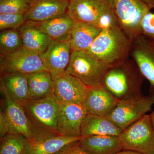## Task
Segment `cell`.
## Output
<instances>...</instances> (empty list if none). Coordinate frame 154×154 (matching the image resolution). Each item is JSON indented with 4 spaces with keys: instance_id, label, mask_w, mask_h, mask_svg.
Wrapping results in <instances>:
<instances>
[{
    "instance_id": "1",
    "label": "cell",
    "mask_w": 154,
    "mask_h": 154,
    "mask_svg": "<svg viewBox=\"0 0 154 154\" xmlns=\"http://www.w3.org/2000/svg\"><path fill=\"white\" fill-rule=\"evenodd\" d=\"M144 78L132 59L110 66L104 77L102 86L118 101L143 95Z\"/></svg>"
},
{
    "instance_id": "2",
    "label": "cell",
    "mask_w": 154,
    "mask_h": 154,
    "mask_svg": "<svg viewBox=\"0 0 154 154\" xmlns=\"http://www.w3.org/2000/svg\"><path fill=\"white\" fill-rule=\"evenodd\" d=\"M132 42L119 26L103 29L87 52L112 66L130 57Z\"/></svg>"
},
{
    "instance_id": "3",
    "label": "cell",
    "mask_w": 154,
    "mask_h": 154,
    "mask_svg": "<svg viewBox=\"0 0 154 154\" xmlns=\"http://www.w3.org/2000/svg\"><path fill=\"white\" fill-rule=\"evenodd\" d=\"M19 103L31 122L34 135L33 143L42 137L59 134L57 119L60 104L52 94L42 99Z\"/></svg>"
},
{
    "instance_id": "4",
    "label": "cell",
    "mask_w": 154,
    "mask_h": 154,
    "mask_svg": "<svg viewBox=\"0 0 154 154\" xmlns=\"http://www.w3.org/2000/svg\"><path fill=\"white\" fill-rule=\"evenodd\" d=\"M110 66L90 55L86 51H72L66 73L79 79L90 88L102 85Z\"/></svg>"
},
{
    "instance_id": "5",
    "label": "cell",
    "mask_w": 154,
    "mask_h": 154,
    "mask_svg": "<svg viewBox=\"0 0 154 154\" xmlns=\"http://www.w3.org/2000/svg\"><path fill=\"white\" fill-rule=\"evenodd\" d=\"M113 10L119 28L131 41L143 35L142 23L151 10L140 0H113Z\"/></svg>"
},
{
    "instance_id": "6",
    "label": "cell",
    "mask_w": 154,
    "mask_h": 154,
    "mask_svg": "<svg viewBox=\"0 0 154 154\" xmlns=\"http://www.w3.org/2000/svg\"><path fill=\"white\" fill-rule=\"evenodd\" d=\"M119 137L122 150L154 154V129L148 114L123 130Z\"/></svg>"
},
{
    "instance_id": "7",
    "label": "cell",
    "mask_w": 154,
    "mask_h": 154,
    "mask_svg": "<svg viewBox=\"0 0 154 154\" xmlns=\"http://www.w3.org/2000/svg\"><path fill=\"white\" fill-rule=\"evenodd\" d=\"M153 105L151 96L143 95L120 100L107 117L122 131L146 114Z\"/></svg>"
},
{
    "instance_id": "8",
    "label": "cell",
    "mask_w": 154,
    "mask_h": 154,
    "mask_svg": "<svg viewBox=\"0 0 154 154\" xmlns=\"http://www.w3.org/2000/svg\"><path fill=\"white\" fill-rule=\"evenodd\" d=\"M67 13L75 22L97 26L102 18L114 14L113 0H69Z\"/></svg>"
},
{
    "instance_id": "9",
    "label": "cell",
    "mask_w": 154,
    "mask_h": 154,
    "mask_svg": "<svg viewBox=\"0 0 154 154\" xmlns=\"http://www.w3.org/2000/svg\"><path fill=\"white\" fill-rule=\"evenodd\" d=\"M0 66L1 73L16 72L28 75L41 71H48L39 54L23 47L12 53L1 55Z\"/></svg>"
},
{
    "instance_id": "10",
    "label": "cell",
    "mask_w": 154,
    "mask_h": 154,
    "mask_svg": "<svg viewBox=\"0 0 154 154\" xmlns=\"http://www.w3.org/2000/svg\"><path fill=\"white\" fill-rule=\"evenodd\" d=\"M72 51L69 39L53 40L45 52L39 54L54 81L66 73Z\"/></svg>"
},
{
    "instance_id": "11",
    "label": "cell",
    "mask_w": 154,
    "mask_h": 154,
    "mask_svg": "<svg viewBox=\"0 0 154 154\" xmlns=\"http://www.w3.org/2000/svg\"><path fill=\"white\" fill-rule=\"evenodd\" d=\"M1 92L4 98L3 109L5 112L10 127V133L24 135L32 143L34 135L31 122L21 104L12 99L1 83Z\"/></svg>"
},
{
    "instance_id": "12",
    "label": "cell",
    "mask_w": 154,
    "mask_h": 154,
    "mask_svg": "<svg viewBox=\"0 0 154 154\" xmlns=\"http://www.w3.org/2000/svg\"><path fill=\"white\" fill-rule=\"evenodd\" d=\"M90 88L76 77L65 73L54 81L52 94L59 104H83Z\"/></svg>"
},
{
    "instance_id": "13",
    "label": "cell",
    "mask_w": 154,
    "mask_h": 154,
    "mask_svg": "<svg viewBox=\"0 0 154 154\" xmlns=\"http://www.w3.org/2000/svg\"><path fill=\"white\" fill-rule=\"evenodd\" d=\"M130 57L149 83L151 96H154V43L142 35L133 42Z\"/></svg>"
},
{
    "instance_id": "14",
    "label": "cell",
    "mask_w": 154,
    "mask_h": 154,
    "mask_svg": "<svg viewBox=\"0 0 154 154\" xmlns=\"http://www.w3.org/2000/svg\"><path fill=\"white\" fill-rule=\"evenodd\" d=\"M87 113L82 104H60L57 119L59 134L81 137V126Z\"/></svg>"
},
{
    "instance_id": "15",
    "label": "cell",
    "mask_w": 154,
    "mask_h": 154,
    "mask_svg": "<svg viewBox=\"0 0 154 154\" xmlns=\"http://www.w3.org/2000/svg\"><path fill=\"white\" fill-rule=\"evenodd\" d=\"M26 20L33 22L48 21L66 14L69 0H28Z\"/></svg>"
},
{
    "instance_id": "16",
    "label": "cell",
    "mask_w": 154,
    "mask_h": 154,
    "mask_svg": "<svg viewBox=\"0 0 154 154\" xmlns=\"http://www.w3.org/2000/svg\"><path fill=\"white\" fill-rule=\"evenodd\" d=\"M119 101L102 86L90 88L83 105L88 114L108 116Z\"/></svg>"
},
{
    "instance_id": "17",
    "label": "cell",
    "mask_w": 154,
    "mask_h": 154,
    "mask_svg": "<svg viewBox=\"0 0 154 154\" xmlns=\"http://www.w3.org/2000/svg\"><path fill=\"white\" fill-rule=\"evenodd\" d=\"M79 144L89 154H116L122 150L118 136H89L82 137Z\"/></svg>"
},
{
    "instance_id": "18",
    "label": "cell",
    "mask_w": 154,
    "mask_h": 154,
    "mask_svg": "<svg viewBox=\"0 0 154 154\" xmlns=\"http://www.w3.org/2000/svg\"><path fill=\"white\" fill-rule=\"evenodd\" d=\"M23 48L41 54L47 50L52 38L39 30L32 21L27 20L19 28Z\"/></svg>"
},
{
    "instance_id": "19",
    "label": "cell",
    "mask_w": 154,
    "mask_h": 154,
    "mask_svg": "<svg viewBox=\"0 0 154 154\" xmlns=\"http://www.w3.org/2000/svg\"><path fill=\"white\" fill-rule=\"evenodd\" d=\"M102 30L90 23L75 22L69 39L72 51H87Z\"/></svg>"
},
{
    "instance_id": "20",
    "label": "cell",
    "mask_w": 154,
    "mask_h": 154,
    "mask_svg": "<svg viewBox=\"0 0 154 154\" xmlns=\"http://www.w3.org/2000/svg\"><path fill=\"white\" fill-rule=\"evenodd\" d=\"M122 131L107 116L87 114L81 126V137L104 135L119 136Z\"/></svg>"
},
{
    "instance_id": "21",
    "label": "cell",
    "mask_w": 154,
    "mask_h": 154,
    "mask_svg": "<svg viewBox=\"0 0 154 154\" xmlns=\"http://www.w3.org/2000/svg\"><path fill=\"white\" fill-rule=\"evenodd\" d=\"M1 76V84L12 99L19 103L29 100L28 74L4 72Z\"/></svg>"
},
{
    "instance_id": "22",
    "label": "cell",
    "mask_w": 154,
    "mask_h": 154,
    "mask_svg": "<svg viewBox=\"0 0 154 154\" xmlns=\"http://www.w3.org/2000/svg\"><path fill=\"white\" fill-rule=\"evenodd\" d=\"M33 22L39 30L48 34L53 40L69 39L75 23L67 13L45 22Z\"/></svg>"
},
{
    "instance_id": "23",
    "label": "cell",
    "mask_w": 154,
    "mask_h": 154,
    "mask_svg": "<svg viewBox=\"0 0 154 154\" xmlns=\"http://www.w3.org/2000/svg\"><path fill=\"white\" fill-rule=\"evenodd\" d=\"M59 134L52 135L39 139L31 144L30 154H58L67 146L82 139Z\"/></svg>"
},
{
    "instance_id": "24",
    "label": "cell",
    "mask_w": 154,
    "mask_h": 154,
    "mask_svg": "<svg viewBox=\"0 0 154 154\" xmlns=\"http://www.w3.org/2000/svg\"><path fill=\"white\" fill-rule=\"evenodd\" d=\"M29 100L45 98L52 94L54 80L49 72L41 71L28 75Z\"/></svg>"
},
{
    "instance_id": "25",
    "label": "cell",
    "mask_w": 154,
    "mask_h": 154,
    "mask_svg": "<svg viewBox=\"0 0 154 154\" xmlns=\"http://www.w3.org/2000/svg\"><path fill=\"white\" fill-rule=\"evenodd\" d=\"M32 146L28 139L18 134H8L1 140L0 154H30Z\"/></svg>"
},
{
    "instance_id": "26",
    "label": "cell",
    "mask_w": 154,
    "mask_h": 154,
    "mask_svg": "<svg viewBox=\"0 0 154 154\" xmlns=\"http://www.w3.org/2000/svg\"><path fill=\"white\" fill-rule=\"evenodd\" d=\"M23 47L19 29L1 30L0 33L1 55L12 53Z\"/></svg>"
},
{
    "instance_id": "27",
    "label": "cell",
    "mask_w": 154,
    "mask_h": 154,
    "mask_svg": "<svg viewBox=\"0 0 154 154\" xmlns=\"http://www.w3.org/2000/svg\"><path fill=\"white\" fill-rule=\"evenodd\" d=\"M28 0H0V14H25Z\"/></svg>"
},
{
    "instance_id": "28",
    "label": "cell",
    "mask_w": 154,
    "mask_h": 154,
    "mask_svg": "<svg viewBox=\"0 0 154 154\" xmlns=\"http://www.w3.org/2000/svg\"><path fill=\"white\" fill-rule=\"evenodd\" d=\"M27 21L25 14H0V30L19 29Z\"/></svg>"
},
{
    "instance_id": "29",
    "label": "cell",
    "mask_w": 154,
    "mask_h": 154,
    "mask_svg": "<svg viewBox=\"0 0 154 154\" xmlns=\"http://www.w3.org/2000/svg\"><path fill=\"white\" fill-rule=\"evenodd\" d=\"M143 35L154 43V13L148 12L142 23Z\"/></svg>"
},
{
    "instance_id": "30",
    "label": "cell",
    "mask_w": 154,
    "mask_h": 154,
    "mask_svg": "<svg viewBox=\"0 0 154 154\" xmlns=\"http://www.w3.org/2000/svg\"><path fill=\"white\" fill-rule=\"evenodd\" d=\"M10 133V127L5 112L3 107L0 110V139Z\"/></svg>"
},
{
    "instance_id": "31",
    "label": "cell",
    "mask_w": 154,
    "mask_h": 154,
    "mask_svg": "<svg viewBox=\"0 0 154 154\" xmlns=\"http://www.w3.org/2000/svg\"><path fill=\"white\" fill-rule=\"evenodd\" d=\"M79 141L70 144L58 154H89L80 146Z\"/></svg>"
},
{
    "instance_id": "32",
    "label": "cell",
    "mask_w": 154,
    "mask_h": 154,
    "mask_svg": "<svg viewBox=\"0 0 154 154\" xmlns=\"http://www.w3.org/2000/svg\"><path fill=\"white\" fill-rule=\"evenodd\" d=\"M148 6L151 9H154V0H140Z\"/></svg>"
},
{
    "instance_id": "33",
    "label": "cell",
    "mask_w": 154,
    "mask_h": 154,
    "mask_svg": "<svg viewBox=\"0 0 154 154\" xmlns=\"http://www.w3.org/2000/svg\"><path fill=\"white\" fill-rule=\"evenodd\" d=\"M116 154H142L140 153L137 152L133 151L125 150H122Z\"/></svg>"
},
{
    "instance_id": "34",
    "label": "cell",
    "mask_w": 154,
    "mask_h": 154,
    "mask_svg": "<svg viewBox=\"0 0 154 154\" xmlns=\"http://www.w3.org/2000/svg\"><path fill=\"white\" fill-rule=\"evenodd\" d=\"M152 96V99L153 102V105L154 106V96ZM150 117L151 121L152 124V125L154 129V109L153 111H152L151 114H150Z\"/></svg>"
}]
</instances>
